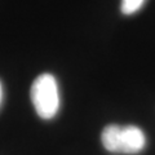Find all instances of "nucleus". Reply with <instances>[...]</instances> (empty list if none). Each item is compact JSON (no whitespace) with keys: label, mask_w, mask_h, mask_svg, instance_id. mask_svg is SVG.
Wrapping results in <instances>:
<instances>
[{"label":"nucleus","mask_w":155,"mask_h":155,"mask_svg":"<svg viewBox=\"0 0 155 155\" xmlns=\"http://www.w3.org/2000/svg\"><path fill=\"white\" fill-rule=\"evenodd\" d=\"M145 0H122V13L125 16H129V14H133L138 11L140 8L143 5Z\"/></svg>","instance_id":"7ed1b4c3"},{"label":"nucleus","mask_w":155,"mask_h":155,"mask_svg":"<svg viewBox=\"0 0 155 155\" xmlns=\"http://www.w3.org/2000/svg\"><path fill=\"white\" fill-rule=\"evenodd\" d=\"M2 100H3V87L2 83H0V104H2Z\"/></svg>","instance_id":"20e7f679"},{"label":"nucleus","mask_w":155,"mask_h":155,"mask_svg":"<svg viewBox=\"0 0 155 155\" xmlns=\"http://www.w3.org/2000/svg\"><path fill=\"white\" fill-rule=\"evenodd\" d=\"M30 94L36 114L41 119L54 118L60 109V93L54 76L48 72L39 75L31 85Z\"/></svg>","instance_id":"f03ea898"},{"label":"nucleus","mask_w":155,"mask_h":155,"mask_svg":"<svg viewBox=\"0 0 155 155\" xmlns=\"http://www.w3.org/2000/svg\"><path fill=\"white\" fill-rule=\"evenodd\" d=\"M101 141L107 151L122 154H137L146 146L145 133L137 125H106L101 133Z\"/></svg>","instance_id":"f257e3e1"}]
</instances>
